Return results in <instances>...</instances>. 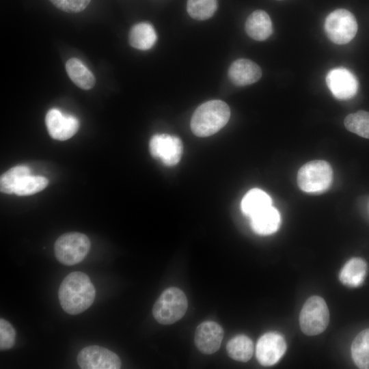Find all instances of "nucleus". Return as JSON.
I'll use <instances>...</instances> for the list:
<instances>
[{
  "mask_svg": "<svg viewBox=\"0 0 369 369\" xmlns=\"http://www.w3.org/2000/svg\"><path fill=\"white\" fill-rule=\"evenodd\" d=\"M29 174L30 169L25 165H17L12 167L1 176V191L4 193H13L18 183Z\"/></svg>",
  "mask_w": 369,
  "mask_h": 369,
  "instance_id": "b1692460",
  "label": "nucleus"
},
{
  "mask_svg": "<svg viewBox=\"0 0 369 369\" xmlns=\"http://www.w3.org/2000/svg\"><path fill=\"white\" fill-rule=\"evenodd\" d=\"M286 342L284 337L277 332H268L258 340L256 355L259 363L264 366L275 364L286 351Z\"/></svg>",
  "mask_w": 369,
  "mask_h": 369,
  "instance_id": "9d476101",
  "label": "nucleus"
},
{
  "mask_svg": "<svg viewBox=\"0 0 369 369\" xmlns=\"http://www.w3.org/2000/svg\"><path fill=\"white\" fill-rule=\"evenodd\" d=\"M346 128L357 135L369 139V112L358 111L344 119Z\"/></svg>",
  "mask_w": 369,
  "mask_h": 369,
  "instance_id": "393cba45",
  "label": "nucleus"
},
{
  "mask_svg": "<svg viewBox=\"0 0 369 369\" xmlns=\"http://www.w3.org/2000/svg\"><path fill=\"white\" fill-rule=\"evenodd\" d=\"M151 155L161 160L166 166H174L180 160L183 151L182 143L176 136L168 134H156L150 141Z\"/></svg>",
  "mask_w": 369,
  "mask_h": 369,
  "instance_id": "6e6552de",
  "label": "nucleus"
},
{
  "mask_svg": "<svg viewBox=\"0 0 369 369\" xmlns=\"http://www.w3.org/2000/svg\"><path fill=\"white\" fill-rule=\"evenodd\" d=\"M354 363L361 369H369V329L361 331L351 345Z\"/></svg>",
  "mask_w": 369,
  "mask_h": 369,
  "instance_id": "4be33fe9",
  "label": "nucleus"
},
{
  "mask_svg": "<svg viewBox=\"0 0 369 369\" xmlns=\"http://www.w3.org/2000/svg\"><path fill=\"white\" fill-rule=\"evenodd\" d=\"M48 184V179L45 177L29 174L18 183L14 193L20 196L32 195L42 191Z\"/></svg>",
  "mask_w": 369,
  "mask_h": 369,
  "instance_id": "a878e982",
  "label": "nucleus"
},
{
  "mask_svg": "<svg viewBox=\"0 0 369 369\" xmlns=\"http://www.w3.org/2000/svg\"><path fill=\"white\" fill-rule=\"evenodd\" d=\"M45 123L50 136L60 141L72 137L79 128L77 118L64 114L57 109H51L47 112Z\"/></svg>",
  "mask_w": 369,
  "mask_h": 369,
  "instance_id": "f8f14e48",
  "label": "nucleus"
},
{
  "mask_svg": "<svg viewBox=\"0 0 369 369\" xmlns=\"http://www.w3.org/2000/svg\"><path fill=\"white\" fill-rule=\"evenodd\" d=\"M228 75L234 85L243 87L258 81L262 76V70L253 61L241 58L232 63Z\"/></svg>",
  "mask_w": 369,
  "mask_h": 369,
  "instance_id": "4468645a",
  "label": "nucleus"
},
{
  "mask_svg": "<svg viewBox=\"0 0 369 369\" xmlns=\"http://www.w3.org/2000/svg\"><path fill=\"white\" fill-rule=\"evenodd\" d=\"M332 178L330 165L327 161L316 160L305 163L299 169L297 183L306 193H322L329 187Z\"/></svg>",
  "mask_w": 369,
  "mask_h": 369,
  "instance_id": "20e7f679",
  "label": "nucleus"
},
{
  "mask_svg": "<svg viewBox=\"0 0 369 369\" xmlns=\"http://www.w3.org/2000/svg\"><path fill=\"white\" fill-rule=\"evenodd\" d=\"M226 349L232 359L245 362L249 360L253 355L254 344L249 337L238 335L228 342Z\"/></svg>",
  "mask_w": 369,
  "mask_h": 369,
  "instance_id": "412c9836",
  "label": "nucleus"
},
{
  "mask_svg": "<svg viewBox=\"0 0 369 369\" xmlns=\"http://www.w3.org/2000/svg\"><path fill=\"white\" fill-rule=\"evenodd\" d=\"M325 31L331 42L337 44H344L355 36L357 23L355 16L348 10L337 9L327 16Z\"/></svg>",
  "mask_w": 369,
  "mask_h": 369,
  "instance_id": "0eeeda50",
  "label": "nucleus"
},
{
  "mask_svg": "<svg viewBox=\"0 0 369 369\" xmlns=\"http://www.w3.org/2000/svg\"><path fill=\"white\" fill-rule=\"evenodd\" d=\"M329 321V312L325 300L319 296L310 297L304 303L299 315L301 331L315 336L323 332Z\"/></svg>",
  "mask_w": 369,
  "mask_h": 369,
  "instance_id": "423d86ee",
  "label": "nucleus"
},
{
  "mask_svg": "<svg viewBox=\"0 0 369 369\" xmlns=\"http://www.w3.org/2000/svg\"><path fill=\"white\" fill-rule=\"evenodd\" d=\"M253 230L260 235H270L279 228L281 218L279 211L270 206L250 217Z\"/></svg>",
  "mask_w": 369,
  "mask_h": 369,
  "instance_id": "dca6fc26",
  "label": "nucleus"
},
{
  "mask_svg": "<svg viewBox=\"0 0 369 369\" xmlns=\"http://www.w3.org/2000/svg\"><path fill=\"white\" fill-rule=\"evenodd\" d=\"M157 34L152 24L141 22L134 25L128 33L130 45L137 49L146 51L151 49L156 43Z\"/></svg>",
  "mask_w": 369,
  "mask_h": 369,
  "instance_id": "f3484780",
  "label": "nucleus"
},
{
  "mask_svg": "<svg viewBox=\"0 0 369 369\" xmlns=\"http://www.w3.org/2000/svg\"><path fill=\"white\" fill-rule=\"evenodd\" d=\"M90 249V241L84 234L68 232L61 235L54 245L55 255L62 264L71 266L83 261Z\"/></svg>",
  "mask_w": 369,
  "mask_h": 369,
  "instance_id": "39448f33",
  "label": "nucleus"
},
{
  "mask_svg": "<svg viewBox=\"0 0 369 369\" xmlns=\"http://www.w3.org/2000/svg\"><path fill=\"white\" fill-rule=\"evenodd\" d=\"M367 272L366 262L359 258L350 259L342 269L339 279L340 282L349 287H358L365 279Z\"/></svg>",
  "mask_w": 369,
  "mask_h": 369,
  "instance_id": "a211bd4d",
  "label": "nucleus"
},
{
  "mask_svg": "<svg viewBox=\"0 0 369 369\" xmlns=\"http://www.w3.org/2000/svg\"><path fill=\"white\" fill-rule=\"evenodd\" d=\"M217 0H187V11L193 19L204 20L211 18L217 10Z\"/></svg>",
  "mask_w": 369,
  "mask_h": 369,
  "instance_id": "5701e85b",
  "label": "nucleus"
},
{
  "mask_svg": "<svg viewBox=\"0 0 369 369\" xmlns=\"http://www.w3.org/2000/svg\"><path fill=\"white\" fill-rule=\"evenodd\" d=\"M326 83L332 94L338 99H349L358 90L357 78L345 68H336L329 70L326 76Z\"/></svg>",
  "mask_w": 369,
  "mask_h": 369,
  "instance_id": "9b49d317",
  "label": "nucleus"
},
{
  "mask_svg": "<svg viewBox=\"0 0 369 369\" xmlns=\"http://www.w3.org/2000/svg\"><path fill=\"white\" fill-rule=\"evenodd\" d=\"M16 332L12 325L6 320L0 319V349L8 350L13 347Z\"/></svg>",
  "mask_w": 369,
  "mask_h": 369,
  "instance_id": "bb28decb",
  "label": "nucleus"
},
{
  "mask_svg": "<svg viewBox=\"0 0 369 369\" xmlns=\"http://www.w3.org/2000/svg\"><path fill=\"white\" fill-rule=\"evenodd\" d=\"M67 74L72 82L82 90L92 89L96 83L93 73L79 59L72 57L66 64Z\"/></svg>",
  "mask_w": 369,
  "mask_h": 369,
  "instance_id": "6ab92c4d",
  "label": "nucleus"
},
{
  "mask_svg": "<svg viewBox=\"0 0 369 369\" xmlns=\"http://www.w3.org/2000/svg\"><path fill=\"white\" fill-rule=\"evenodd\" d=\"M77 359L82 369H118L121 366V360L117 354L98 345L83 348Z\"/></svg>",
  "mask_w": 369,
  "mask_h": 369,
  "instance_id": "1a4fd4ad",
  "label": "nucleus"
},
{
  "mask_svg": "<svg viewBox=\"0 0 369 369\" xmlns=\"http://www.w3.org/2000/svg\"><path fill=\"white\" fill-rule=\"evenodd\" d=\"M96 297V290L90 277L84 273H70L63 279L58 290L62 309L76 315L88 309Z\"/></svg>",
  "mask_w": 369,
  "mask_h": 369,
  "instance_id": "f257e3e1",
  "label": "nucleus"
},
{
  "mask_svg": "<svg viewBox=\"0 0 369 369\" xmlns=\"http://www.w3.org/2000/svg\"><path fill=\"white\" fill-rule=\"evenodd\" d=\"M57 9L68 13H78L84 10L91 0H49Z\"/></svg>",
  "mask_w": 369,
  "mask_h": 369,
  "instance_id": "cd10ccee",
  "label": "nucleus"
},
{
  "mask_svg": "<svg viewBox=\"0 0 369 369\" xmlns=\"http://www.w3.org/2000/svg\"><path fill=\"white\" fill-rule=\"evenodd\" d=\"M230 117L229 106L220 100L204 102L194 111L191 120V128L194 135L208 137L221 130Z\"/></svg>",
  "mask_w": 369,
  "mask_h": 369,
  "instance_id": "f03ea898",
  "label": "nucleus"
},
{
  "mask_svg": "<svg viewBox=\"0 0 369 369\" xmlns=\"http://www.w3.org/2000/svg\"><path fill=\"white\" fill-rule=\"evenodd\" d=\"M277 1H282V0H277Z\"/></svg>",
  "mask_w": 369,
  "mask_h": 369,
  "instance_id": "c85d7f7f",
  "label": "nucleus"
},
{
  "mask_svg": "<svg viewBox=\"0 0 369 369\" xmlns=\"http://www.w3.org/2000/svg\"><path fill=\"white\" fill-rule=\"evenodd\" d=\"M272 206L271 197L263 190L252 189L243 197L241 208L243 214L249 217Z\"/></svg>",
  "mask_w": 369,
  "mask_h": 369,
  "instance_id": "aec40b11",
  "label": "nucleus"
},
{
  "mask_svg": "<svg viewBox=\"0 0 369 369\" xmlns=\"http://www.w3.org/2000/svg\"><path fill=\"white\" fill-rule=\"evenodd\" d=\"M223 337V328L218 323L205 321L197 327L194 342L202 353L213 354L219 348Z\"/></svg>",
  "mask_w": 369,
  "mask_h": 369,
  "instance_id": "ddd939ff",
  "label": "nucleus"
},
{
  "mask_svg": "<svg viewBox=\"0 0 369 369\" xmlns=\"http://www.w3.org/2000/svg\"><path fill=\"white\" fill-rule=\"evenodd\" d=\"M245 29L252 39L257 41L265 40L273 33L271 18L264 10H255L247 17Z\"/></svg>",
  "mask_w": 369,
  "mask_h": 369,
  "instance_id": "2eb2a0df",
  "label": "nucleus"
},
{
  "mask_svg": "<svg viewBox=\"0 0 369 369\" xmlns=\"http://www.w3.org/2000/svg\"><path fill=\"white\" fill-rule=\"evenodd\" d=\"M188 307L185 294L179 288L165 289L154 303L152 314L155 320L163 325H170L180 320Z\"/></svg>",
  "mask_w": 369,
  "mask_h": 369,
  "instance_id": "7ed1b4c3",
  "label": "nucleus"
}]
</instances>
